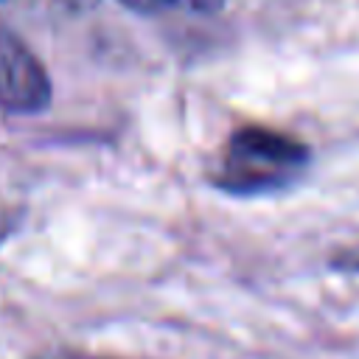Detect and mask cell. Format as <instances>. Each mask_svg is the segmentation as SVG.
<instances>
[{
  "label": "cell",
  "mask_w": 359,
  "mask_h": 359,
  "mask_svg": "<svg viewBox=\"0 0 359 359\" xmlns=\"http://www.w3.org/2000/svg\"><path fill=\"white\" fill-rule=\"evenodd\" d=\"M309 165V149L266 126H241L230 135L216 182L230 194H266L289 185Z\"/></svg>",
  "instance_id": "6da1fadb"
},
{
  "label": "cell",
  "mask_w": 359,
  "mask_h": 359,
  "mask_svg": "<svg viewBox=\"0 0 359 359\" xmlns=\"http://www.w3.org/2000/svg\"><path fill=\"white\" fill-rule=\"evenodd\" d=\"M50 101V79L34 50L0 22V109L39 112Z\"/></svg>",
  "instance_id": "7a4b0ae2"
},
{
  "label": "cell",
  "mask_w": 359,
  "mask_h": 359,
  "mask_svg": "<svg viewBox=\"0 0 359 359\" xmlns=\"http://www.w3.org/2000/svg\"><path fill=\"white\" fill-rule=\"evenodd\" d=\"M331 266H334V269H342V272H359V247L339 250V252L331 258Z\"/></svg>",
  "instance_id": "3957f363"
},
{
  "label": "cell",
  "mask_w": 359,
  "mask_h": 359,
  "mask_svg": "<svg viewBox=\"0 0 359 359\" xmlns=\"http://www.w3.org/2000/svg\"><path fill=\"white\" fill-rule=\"evenodd\" d=\"M121 3L129 6V8H135V11L154 14V11H163V8H168V6H174V3H180V0H121Z\"/></svg>",
  "instance_id": "277c9868"
},
{
  "label": "cell",
  "mask_w": 359,
  "mask_h": 359,
  "mask_svg": "<svg viewBox=\"0 0 359 359\" xmlns=\"http://www.w3.org/2000/svg\"><path fill=\"white\" fill-rule=\"evenodd\" d=\"M39 359H107V356H90V353H76V351H59V353H45Z\"/></svg>",
  "instance_id": "5b68a950"
},
{
  "label": "cell",
  "mask_w": 359,
  "mask_h": 359,
  "mask_svg": "<svg viewBox=\"0 0 359 359\" xmlns=\"http://www.w3.org/2000/svg\"><path fill=\"white\" fill-rule=\"evenodd\" d=\"M65 3H70V6H76V8H87V6H93L95 0H65Z\"/></svg>",
  "instance_id": "8992f818"
}]
</instances>
